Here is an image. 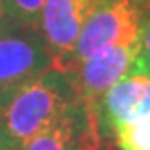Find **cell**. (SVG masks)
I'll use <instances>...</instances> for the list:
<instances>
[{"mask_svg":"<svg viewBox=\"0 0 150 150\" xmlns=\"http://www.w3.org/2000/svg\"><path fill=\"white\" fill-rule=\"evenodd\" d=\"M80 101L65 72L49 69L0 94V150H24Z\"/></svg>","mask_w":150,"mask_h":150,"instance_id":"cell-1","label":"cell"},{"mask_svg":"<svg viewBox=\"0 0 150 150\" xmlns=\"http://www.w3.org/2000/svg\"><path fill=\"white\" fill-rule=\"evenodd\" d=\"M141 31L143 9L139 0H100L62 72L72 76L89 56L105 47L141 44Z\"/></svg>","mask_w":150,"mask_h":150,"instance_id":"cell-2","label":"cell"},{"mask_svg":"<svg viewBox=\"0 0 150 150\" xmlns=\"http://www.w3.org/2000/svg\"><path fill=\"white\" fill-rule=\"evenodd\" d=\"M54 67V60L36 29L4 20L0 27V94Z\"/></svg>","mask_w":150,"mask_h":150,"instance_id":"cell-3","label":"cell"},{"mask_svg":"<svg viewBox=\"0 0 150 150\" xmlns=\"http://www.w3.org/2000/svg\"><path fill=\"white\" fill-rule=\"evenodd\" d=\"M139 54L141 44H130L105 47L89 56L72 76H69L80 101L89 110L96 112L103 94L134 71Z\"/></svg>","mask_w":150,"mask_h":150,"instance_id":"cell-4","label":"cell"},{"mask_svg":"<svg viewBox=\"0 0 150 150\" xmlns=\"http://www.w3.org/2000/svg\"><path fill=\"white\" fill-rule=\"evenodd\" d=\"M100 0H45L38 20V33L49 47L54 69L62 71Z\"/></svg>","mask_w":150,"mask_h":150,"instance_id":"cell-5","label":"cell"},{"mask_svg":"<svg viewBox=\"0 0 150 150\" xmlns=\"http://www.w3.org/2000/svg\"><path fill=\"white\" fill-rule=\"evenodd\" d=\"M103 137L96 112L78 101L24 150H101Z\"/></svg>","mask_w":150,"mask_h":150,"instance_id":"cell-6","label":"cell"},{"mask_svg":"<svg viewBox=\"0 0 150 150\" xmlns=\"http://www.w3.org/2000/svg\"><path fill=\"white\" fill-rule=\"evenodd\" d=\"M148 85H150V74L143 67L141 54H139L134 71L107 91L96 107V116L100 120L103 136L105 128H109V132H112L116 127L136 120V114L146 94Z\"/></svg>","mask_w":150,"mask_h":150,"instance_id":"cell-7","label":"cell"},{"mask_svg":"<svg viewBox=\"0 0 150 150\" xmlns=\"http://www.w3.org/2000/svg\"><path fill=\"white\" fill-rule=\"evenodd\" d=\"M121 150H150V120H136L110 132Z\"/></svg>","mask_w":150,"mask_h":150,"instance_id":"cell-8","label":"cell"},{"mask_svg":"<svg viewBox=\"0 0 150 150\" xmlns=\"http://www.w3.org/2000/svg\"><path fill=\"white\" fill-rule=\"evenodd\" d=\"M44 4L45 0H2L4 16L11 24L38 31V20Z\"/></svg>","mask_w":150,"mask_h":150,"instance_id":"cell-9","label":"cell"},{"mask_svg":"<svg viewBox=\"0 0 150 150\" xmlns=\"http://www.w3.org/2000/svg\"><path fill=\"white\" fill-rule=\"evenodd\" d=\"M143 9V31H141V62L150 74V0H139Z\"/></svg>","mask_w":150,"mask_h":150,"instance_id":"cell-10","label":"cell"},{"mask_svg":"<svg viewBox=\"0 0 150 150\" xmlns=\"http://www.w3.org/2000/svg\"><path fill=\"white\" fill-rule=\"evenodd\" d=\"M136 120H150V85H148V89H146V94H145L141 105H139V110L136 114Z\"/></svg>","mask_w":150,"mask_h":150,"instance_id":"cell-11","label":"cell"},{"mask_svg":"<svg viewBox=\"0 0 150 150\" xmlns=\"http://www.w3.org/2000/svg\"><path fill=\"white\" fill-rule=\"evenodd\" d=\"M4 20H6V16H4V13H0V27L4 25Z\"/></svg>","mask_w":150,"mask_h":150,"instance_id":"cell-12","label":"cell"},{"mask_svg":"<svg viewBox=\"0 0 150 150\" xmlns=\"http://www.w3.org/2000/svg\"><path fill=\"white\" fill-rule=\"evenodd\" d=\"M0 9H2V11H4V7H2V0H0Z\"/></svg>","mask_w":150,"mask_h":150,"instance_id":"cell-13","label":"cell"},{"mask_svg":"<svg viewBox=\"0 0 150 150\" xmlns=\"http://www.w3.org/2000/svg\"><path fill=\"white\" fill-rule=\"evenodd\" d=\"M101 150H107V148H105V146H103V148H101Z\"/></svg>","mask_w":150,"mask_h":150,"instance_id":"cell-14","label":"cell"},{"mask_svg":"<svg viewBox=\"0 0 150 150\" xmlns=\"http://www.w3.org/2000/svg\"><path fill=\"white\" fill-rule=\"evenodd\" d=\"M0 13H4V11H2V9H0Z\"/></svg>","mask_w":150,"mask_h":150,"instance_id":"cell-15","label":"cell"}]
</instances>
